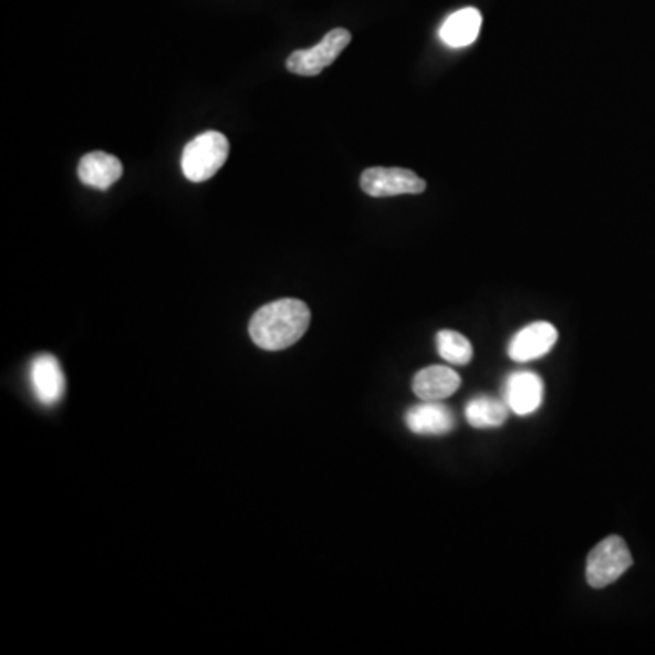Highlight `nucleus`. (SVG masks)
Here are the masks:
<instances>
[{
    "instance_id": "f257e3e1",
    "label": "nucleus",
    "mask_w": 655,
    "mask_h": 655,
    "mask_svg": "<svg viewBox=\"0 0 655 655\" xmlns=\"http://www.w3.org/2000/svg\"><path fill=\"white\" fill-rule=\"evenodd\" d=\"M312 321L310 308L299 299H279L253 313L250 337L268 352L290 349L306 333Z\"/></svg>"
},
{
    "instance_id": "f03ea898",
    "label": "nucleus",
    "mask_w": 655,
    "mask_h": 655,
    "mask_svg": "<svg viewBox=\"0 0 655 655\" xmlns=\"http://www.w3.org/2000/svg\"><path fill=\"white\" fill-rule=\"evenodd\" d=\"M230 155V143L219 132H205L186 144L183 152V174L191 183H205L225 166Z\"/></svg>"
},
{
    "instance_id": "7ed1b4c3",
    "label": "nucleus",
    "mask_w": 655,
    "mask_h": 655,
    "mask_svg": "<svg viewBox=\"0 0 655 655\" xmlns=\"http://www.w3.org/2000/svg\"><path fill=\"white\" fill-rule=\"evenodd\" d=\"M632 564H634V558L626 547L625 539L620 536H610L589 553L586 583L592 589H604L615 583Z\"/></svg>"
},
{
    "instance_id": "20e7f679",
    "label": "nucleus",
    "mask_w": 655,
    "mask_h": 655,
    "mask_svg": "<svg viewBox=\"0 0 655 655\" xmlns=\"http://www.w3.org/2000/svg\"><path fill=\"white\" fill-rule=\"evenodd\" d=\"M350 41H352V33L349 30L335 28V30L328 31L323 41L315 46L298 50L288 56L287 67L295 75L315 77L328 66H332L335 59L346 50Z\"/></svg>"
},
{
    "instance_id": "39448f33",
    "label": "nucleus",
    "mask_w": 655,
    "mask_h": 655,
    "mask_svg": "<svg viewBox=\"0 0 655 655\" xmlns=\"http://www.w3.org/2000/svg\"><path fill=\"white\" fill-rule=\"evenodd\" d=\"M361 188L370 197H395V195H419L426 190L425 179L405 168L364 169Z\"/></svg>"
},
{
    "instance_id": "423d86ee",
    "label": "nucleus",
    "mask_w": 655,
    "mask_h": 655,
    "mask_svg": "<svg viewBox=\"0 0 655 655\" xmlns=\"http://www.w3.org/2000/svg\"><path fill=\"white\" fill-rule=\"evenodd\" d=\"M558 343V330L553 324L538 321V323L528 324L513 335L508 344V357L516 363H528L547 355Z\"/></svg>"
},
{
    "instance_id": "0eeeda50",
    "label": "nucleus",
    "mask_w": 655,
    "mask_h": 655,
    "mask_svg": "<svg viewBox=\"0 0 655 655\" xmlns=\"http://www.w3.org/2000/svg\"><path fill=\"white\" fill-rule=\"evenodd\" d=\"M30 384L41 405H56L66 389V380L59 361L53 355H37L30 364Z\"/></svg>"
},
{
    "instance_id": "6e6552de",
    "label": "nucleus",
    "mask_w": 655,
    "mask_h": 655,
    "mask_svg": "<svg viewBox=\"0 0 655 655\" xmlns=\"http://www.w3.org/2000/svg\"><path fill=\"white\" fill-rule=\"evenodd\" d=\"M505 403L513 414L530 415L543 403L544 384L543 380L533 372L522 370L508 375L505 383Z\"/></svg>"
},
{
    "instance_id": "1a4fd4ad",
    "label": "nucleus",
    "mask_w": 655,
    "mask_h": 655,
    "mask_svg": "<svg viewBox=\"0 0 655 655\" xmlns=\"http://www.w3.org/2000/svg\"><path fill=\"white\" fill-rule=\"evenodd\" d=\"M405 423L417 436H445L454 430L456 419L451 409L439 401H425L406 412Z\"/></svg>"
},
{
    "instance_id": "9d476101",
    "label": "nucleus",
    "mask_w": 655,
    "mask_h": 655,
    "mask_svg": "<svg viewBox=\"0 0 655 655\" xmlns=\"http://www.w3.org/2000/svg\"><path fill=\"white\" fill-rule=\"evenodd\" d=\"M79 179L86 186L97 190H108L123 177V163L115 155L104 152H92L84 155L79 163Z\"/></svg>"
},
{
    "instance_id": "9b49d317",
    "label": "nucleus",
    "mask_w": 655,
    "mask_h": 655,
    "mask_svg": "<svg viewBox=\"0 0 655 655\" xmlns=\"http://www.w3.org/2000/svg\"><path fill=\"white\" fill-rule=\"evenodd\" d=\"M461 386V377L446 366H428L414 377V394L423 401L448 399Z\"/></svg>"
},
{
    "instance_id": "f8f14e48",
    "label": "nucleus",
    "mask_w": 655,
    "mask_h": 655,
    "mask_svg": "<svg viewBox=\"0 0 655 655\" xmlns=\"http://www.w3.org/2000/svg\"><path fill=\"white\" fill-rule=\"evenodd\" d=\"M481 24V11L476 8H462L454 15L448 17L445 24L440 27V41L450 48L470 46L477 41Z\"/></svg>"
},
{
    "instance_id": "ddd939ff",
    "label": "nucleus",
    "mask_w": 655,
    "mask_h": 655,
    "mask_svg": "<svg viewBox=\"0 0 655 655\" xmlns=\"http://www.w3.org/2000/svg\"><path fill=\"white\" fill-rule=\"evenodd\" d=\"M508 409L510 408L505 401L479 395L466 405L465 417L474 428H499L507 423Z\"/></svg>"
},
{
    "instance_id": "4468645a",
    "label": "nucleus",
    "mask_w": 655,
    "mask_h": 655,
    "mask_svg": "<svg viewBox=\"0 0 655 655\" xmlns=\"http://www.w3.org/2000/svg\"><path fill=\"white\" fill-rule=\"evenodd\" d=\"M437 352L446 363L468 364L474 357L471 343L465 335L454 330H440L436 337Z\"/></svg>"
}]
</instances>
